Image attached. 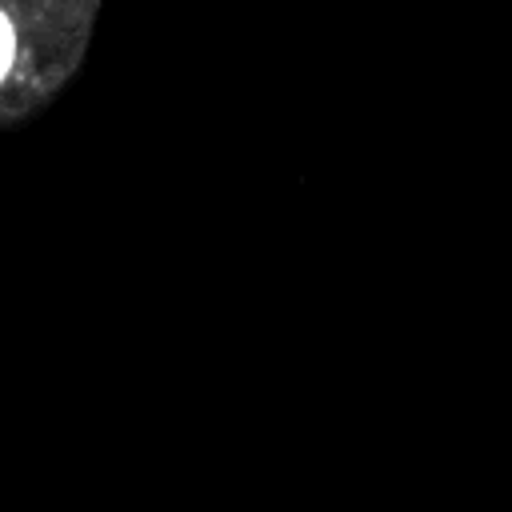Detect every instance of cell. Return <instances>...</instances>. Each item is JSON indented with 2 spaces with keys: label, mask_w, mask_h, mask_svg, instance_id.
I'll return each mask as SVG.
<instances>
[{
  "label": "cell",
  "mask_w": 512,
  "mask_h": 512,
  "mask_svg": "<svg viewBox=\"0 0 512 512\" xmlns=\"http://www.w3.org/2000/svg\"><path fill=\"white\" fill-rule=\"evenodd\" d=\"M104 0H0V132L40 116L84 68Z\"/></svg>",
  "instance_id": "6da1fadb"
}]
</instances>
